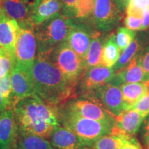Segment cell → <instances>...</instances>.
Instances as JSON below:
<instances>
[{"instance_id": "obj_1", "label": "cell", "mask_w": 149, "mask_h": 149, "mask_svg": "<svg viewBox=\"0 0 149 149\" xmlns=\"http://www.w3.org/2000/svg\"><path fill=\"white\" fill-rule=\"evenodd\" d=\"M35 94L53 107L74 98L77 85L67 79L49 56L37 55L32 70Z\"/></svg>"}, {"instance_id": "obj_2", "label": "cell", "mask_w": 149, "mask_h": 149, "mask_svg": "<svg viewBox=\"0 0 149 149\" xmlns=\"http://www.w3.org/2000/svg\"><path fill=\"white\" fill-rule=\"evenodd\" d=\"M19 133L32 134L49 139L59 125L58 111L35 94L21 100L14 107Z\"/></svg>"}, {"instance_id": "obj_3", "label": "cell", "mask_w": 149, "mask_h": 149, "mask_svg": "<svg viewBox=\"0 0 149 149\" xmlns=\"http://www.w3.org/2000/svg\"><path fill=\"white\" fill-rule=\"evenodd\" d=\"M59 122L82 141L87 148H92L95 142L104 135L113 133L115 120L99 121L85 118L62 109L58 111Z\"/></svg>"}, {"instance_id": "obj_4", "label": "cell", "mask_w": 149, "mask_h": 149, "mask_svg": "<svg viewBox=\"0 0 149 149\" xmlns=\"http://www.w3.org/2000/svg\"><path fill=\"white\" fill-rule=\"evenodd\" d=\"M72 23L61 12L34 26L37 55L49 56L54 48L66 40Z\"/></svg>"}, {"instance_id": "obj_5", "label": "cell", "mask_w": 149, "mask_h": 149, "mask_svg": "<svg viewBox=\"0 0 149 149\" xmlns=\"http://www.w3.org/2000/svg\"><path fill=\"white\" fill-rule=\"evenodd\" d=\"M49 57L67 79L77 86L85 71L84 60L73 51L66 40L54 48Z\"/></svg>"}, {"instance_id": "obj_6", "label": "cell", "mask_w": 149, "mask_h": 149, "mask_svg": "<svg viewBox=\"0 0 149 149\" xmlns=\"http://www.w3.org/2000/svg\"><path fill=\"white\" fill-rule=\"evenodd\" d=\"M116 71L103 65L86 70L78 81L77 90L81 97L91 99L97 91L111 82Z\"/></svg>"}, {"instance_id": "obj_7", "label": "cell", "mask_w": 149, "mask_h": 149, "mask_svg": "<svg viewBox=\"0 0 149 149\" xmlns=\"http://www.w3.org/2000/svg\"><path fill=\"white\" fill-rule=\"evenodd\" d=\"M14 55L16 64L33 69L37 56V42L34 26L20 27Z\"/></svg>"}, {"instance_id": "obj_8", "label": "cell", "mask_w": 149, "mask_h": 149, "mask_svg": "<svg viewBox=\"0 0 149 149\" xmlns=\"http://www.w3.org/2000/svg\"><path fill=\"white\" fill-rule=\"evenodd\" d=\"M91 16L93 26L102 32L114 29L122 19L121 10L115 0H95Z\"/></svg>"}, {"instance_id": "obj_9", "label": "cell", "mask_w": 149, "mask_h": 149, "mask_svg": "<svg viewBox=\"0 0 149 149\" xmlns=\"http://www.w3.org/2000/svg\"><path fill=\"white\" fill-rule=\"evenodd\" d=\"M63 109L70 113L85 118L112 122L115 116L95 100L85 97L73 98L63 104Z\"/></svg>"}, {"instance_id": "obj_10", "label": "cell", "mask_w": 149, "mask_h": 149, "mask_svg": "<svg viewBox=\"0 0 149 149\" xmlns=\"http://www.w3.org/2000/svg\"><path fill=\"white\" fill-rule=\"evenodd\" d=\"M32 70L15 63L10 72L13 109L19 101L35 94Z\"/></svg>"}, {"instance_id": "obj_11", "label": "cell", "mask_w": 149, "mask_h": 149, "mask_svg": "<svg viewBox=\"0 0 149 149\" xmlns=\"http://www.w3.org/2000/svg\"><path fill=\"white\" fill-rule=\"evenodd\" d=\"M91 100L98 102L115 117L125 111L120 86L110 82L93 95Z\"/></svg>"}, {"instance_id": "obj_12", "label": "cell", "mask_w": 149, "mask_h": 149, "mask_svg": "<svg viewBox=\"0 0 149 149\" xmlns=\"http://www.w3.org/2000/svg\"><path fill=\"white\" fill-rule=\"evenodd\" d=\"M97 32V31L89 29L84 24L76 23L72 19V26L67 37L66 42L73 51L84 60L93 37Z\"/></svg>"}, {"instance_id": "obj_13", "label": "cell", "mask_w": 149, "mask_h": 149, "mask_svg": "<svg viewBox=\"0 0 149 149\" xmlns=\"http://www.w3.org/2000/svg\"><path fill=\"white\" fill-rule=\"evenodd\" d=\"M146 116L135 109L124 111L115 117V126L112 134L133 137L140 129Z\"/></svg>"}, {"instance_id": "obj_14", "label": "cell", "mask_w": 149, "mask_h": 149, "mask_svg": "<svg viewBox=\"0 0 149 149\" xmlns=\"http://www.w3.org/2000/svg\"><path fill=\"white\" fill-rule=\"evenodd\" d=\"M30 19L34 26L51 18L62 9L61 0H34L29 3Z\"/></svg>"}, {"instance_id": "obj_15", "label": "cell", "mask_w": 149, "mask_h": 149, "mask_svg": "<svg viewBox=\"0 0 149 149\" xmlns=\"http://www.w3.org/2000/svg\"><path fill=\"white\" fill-rule=\"evenodd\" d=\"M19 30L20 26L17 22L8 17L1 9L0 15V47L14 54Z\"/></svg>"}, {"instance_id": "obj_16", "label": "cell", "mask_w": 149, "mask_h": 149, "mask_svg": "<svg viewBox=\"0 0 149 149\" xmlns=\"http://www.w3.org/2000/svg\"><path fill=\"white\" fill-rule=\"evenodd\" d=\"M17 130L14 109H8L0 113V149L12 148Z\"/></svg>"}, {"instance_id": "obj_17", "label": "cell", "mask_w": 149, "mask_h": 149, "mask_svg": "<svg viewBox=\"0 0 149 149\" xmlns=\"http://www.w3.org/2000/svg\"><path fill=\"white\" fill-rule=\"evenodd\" d=\"M51 144L56 149H88L73 132L59 124L50 137Z\"/></svg>"}, {"instance_id": "obj_18", "label": "cell", "mask_w": 149, "mask_h": 149, "mask_svg": "<svg viewBox=\"0 0 149 149\" xmlns=\"http://www.w3.org/2000/svg\"><path fill=\"white\" fill-rule=\"evenodd\" d=\"M146 77L141 65L139 55H136L132 61L123 69L116 72L111 82L121 86L126 83L146 81Z\"/></svg>"}, {"instance_id": "obj_19", "label": "cell", "mask_w": 149, "mask_h": 149, "mask_svg": "<svg viewBox=\"0 0 149 149\" xmlns=\"http://www.w3.org/2000/svg\"><path fill=\"white\" fill-rule=\"evenodd\" d=\"M0 4L5 14L17 22L20 27L33 25L30 19L29 3L22 0H0Z\"/></svg>"}, {"instance_id": "obj_20", "label": "cell", "mask_w": 149, "mask_h": 149, "mask_svg": "<svg viewBox=\"0 0 149 149\" xmlns=\"http://www.w3.org/2000/svg\"><path fill=\"white\" fill-rule=\"evenodd\" d=\"M125 111L129 110L148 92L146 81L126 83L120 86Z\"/></svg>"}, {"instance_id": "obj_21", "label": "cell", "mask_w": 149, "mask_h": 149, "mask_svg": "<svg viewBox=\"0 0 149 149\" xmlns=\"http://www.w3.org/2000/svg\"><path fill=\"white\" fill-rule=\"evenodd\" d=\"M104 43V38L100 36V33L97 31L93 37L90 47L84 59L85 70L101 65L102 50Z\"/></svg>"}, {"instance_id": "obj_22", "label": "cell", "mask_w": 149, "mask_h": 149, "mask_svg": "<svg viewBox=\"0 0 149 149\" xmlns=\"http://www.w3.org/2000/svg\"><path fill=\"white\" fill-rule=\"evenodd\" d=\"M120 51L117 44L115 35H111L104 44L101 65L113 68L120 58Z\"/></svg>"}, {"instance_id": "obj_23", "label": "cell", "mask_w": 149, "mask_h": 149, "mask_svg": "<svg viewBox=\"0 0 149 149\" xmlns=\"http://www.w3.org/2000/svg\"><path fill=\"white\" fill-rule=\"evenodd\" d=\"M21 134L19 145L24 149H56L45 137L32 134Z\"/></svg>"}, {"instance_id": "obj_24", "label": "cell", "mask_w": 149, "mask_h": 149, "mask_svg": "<svg viewBox=\"0 0 149 149\" xmlns=\"http://www.w3.org/2000/svg\"><path fill=\"white\" fill-rule=\"evenodd\" d=\"M128 137L117 134L104 135L95 142L92 149H122Z\"/></svg>"}, {"instance_id": "obj_25", "label": "cell", "mask_w": 149, "mask_h": 149, "mask_svg": "<svg viewBox=\"0 0 149 149\" xmlns=\"http://www.w3.org/2000/svg\"><path fill=\"white\" fill-rule=\"evenodd\" d=\"M139 47H140L139 41L138 39L136 38L130 43V45L124 51H122L118 61L113 67V69L117 72L125 68L137 55V52L139 50Z\"/></svg>"}, {"instance_id": "obj_26", "label": "cell", "mask_w": 149, "mask_h": 149, "mask_svg": "<svg viewBox=\"0 0 149 149\" xmlns=\"http://www.w3.org/2000/svg\"><path fill=\"white\" fill-rule=\"evenodd\" d=\"M15 64L14 54L0 47V78L10 74Z\"/></svg>"}, {"instance_id": "obj_27", "label": "cell", "mask_w": 149, "mask_h": 149, "mask_svg": "<svg viewBox=\"0 0 149 149\" xmlns=\"http://www.w3.org/2000/svg\"><path fill=\"white\" fill-rule=\"evenodd\" d=\"M95 0H79L75 7L73 19H85L92 15Z\"/></svg>"}, {"instance_id": "obj_28", "label": "cell", "mask_w": 149, "mask_h": 149, "mask_svg": "<svg viewBox=\"0 0 149 149\" xmlns=\"http://www.w3.org/2000/svg\"><path fill=\"white\" fill-rule=\"evenodd\" d=\"M136 33L135 31L130 30L126 27H120L117 29L115 35L116 42L121 51H124L130 44L135 40Z\"/></svg>"}, {"instance_id": "obj_29", "label": "cell", "mask_w": 149, "mask_h": 149, "mask_svg": "<svg viewBox=\"0 0 149 149\" xmlns=\"http://www.w3.org/2000/svg\"><path fill=\"white\" fill-rule=\"evenodd\" d=\"M0 90L9 109H13V91L11 85L10 74L0 78Z\"/></svg>"}, {"instance_id": "obj_30", "label": "cell", "mask_w": 149, "mask_h": 149, "mask_svg": "<svg viewBox=\"0 0 149 149\" xmlns=\"http://www.w3.org/2000/svg\"><path fill=\"white\" fill-rule=\"evenodd\" d=\"M146 8H149V0H130L126 9V15L142 17Z\"/></svg>"}, {"instance_id": "obj_31", "label": "cell", "mask_w": 149, "mask_h": 149, "mask_svg": "<svg viewBox=\"0 0 149 149\" xmlns=\"http://www.w3.org/2000/svg\"><path fill=\"white\" fill-rule=\"evenodd\" d=\"M142 17L127 15L124 19V24L126 27L133 31H141L142 26Z\"/></svg>"}, {"instance_id": "obj_32", "label": "cell", "mask_w": 149, "mask_h": 149, "mask_svg": "<svg viewBox=\"0 0 149 149\" xmlns=\"http://www.w3.org/2000/svg\"><path fill=\"white\" fill-rule=\"evenodd\" d=\"M61 1L62 2L61 13L66 17L73 19L74 10L79 0H61Z\"/></svg>"}, {"instance_id": "obj_33", "label": "cell", "mask_w": 149, "mask_h": 149, "mask_svg": "<svg viewBox=\"0 0 149 149\" xmlns=\"http://www.w3.org/2000/svg\"><path fill=\"white\" fill-rule=\"evenodd\" d=\"M132 109L137 110L146 117L148 116L149 115V92L140 99L130 109Z\"/></svg>"}, {"instance_id": "obj_34", "label": "cell", "mask_w": 149, "mask_h": 149, "mask_svg": "<svg viewBox=\"0 0 149 149\" xmlns=\"http://www.w3.org/2000/svg\"><path fill=\"white\" fill-rule=\"evenodd\" d=\"M141 65L144 70L146 80H149V44L139 55Z\"/></svg>"}, {"instance_id": "obj_35", "label": "cell", "mask_w": 149, "mask_h": 149, "mask_svg": "<svg viewBox=\"0 0 149 149\" xmlns=\"http://www.w3.org/2000/svg\"><path fill=\"white\" fill-rule=\"evenodd\" d=\"M122 149H144L141 146L138 141L135 137H128L124 143Z\"/></svg>"}, {"instance_id": "obj_36", "label": "cell", "mask_w": 149, "mask_h": 149, "mask_svg": "<svg viewBox=\"0 0 149 149\" xmlns=\"http://www.w3.org/2000/svg\"><path fill=\"white\" fill-rule=\"evenodd\" d=\"M142 26L141 31H145L149 29V8L145 9L142 15Z\"/></svg>"}, {"instance_id": "obj_37", "label": "cell", "mask_w": 149, "mask_h": 149, "mask_svg": "<svg viewBox=\"0 0 149 149\" xmlns=\"http://www.w3.org/2000/svg\"><path fill=\"white\" fill-rule=\"evenodd\" d=\"M142 144L144 149H149V132L142 133Z\"/></svg>"}, {"instance_id": "obj_38", "label": "cell", "mask_w": 149, "mask_h": 149, "mask_svg": "<svg viewBox=\"0 0 149 149\" xmlns=\"http://www.w3.org/2000/svg\"><path fill=\"white\" fill-rule=\"evenodd\" d=\"M8 109H9V108L8 107V105H7L4 98H3L1 90H0V113H1V112Z\"/></svg>"}, {"instance_id": "obj_39", "label": "cell", "mask_w": 149, "mask_h": 149, "mask_svg": "<svg viewBox=\"0 0 149 149\" xmlns=\"http://www.w3.org/2000/svg\"><path fill=\"white\" fill-rule=\"evenodd\" d=\"M130 0H115L117 6L121 10H126Z\"/></svg>"}, {"instance_id": "obj_40", "label": "cell", "mask_w": 149, "mask_h": 149, "mask_svg": "<svg viewBox=\"0 0 149 149\" xmlns=\"http://www.w3.org/2000/svg\"><path fill=\"white\" fill-rule=\"evenodd\" d=\"M141 128V132H142V133L149 132V115L144 119Z\"/></svg>"}, {"instance_id": "obj_41", "label": "cell", "mask_w": 149, "mask_h": 149, "mask_svg": "<svg viewBox=\"0 0 149 149\" xmlns=\"http://www.w3.org/2000/svg\"><path fill=\"white\" fill-rule=\"evenodd\" d=\"M22 1H23L24 2H25V3H28V2H29V0H22Z\"/></svg>"}, {"instance_id": "obj_42", "label": "cell", "mask_w": 149, "mask_h": 149, "mask_svg": "<svg viewBox=\"0 0 149 149\" xmlns=\"http://www.w3.org/2000/svg\"><path fill=\"white\" fill-rule=\"evenodd\" d=\"M1 4H0V15H1Z\"/></svg>"}, {"instance_id": "obj_43", "label": "cell", "mask_w": 149, "mask_h": 149, "mask_svg": "<svg viewBox=\"0 0 149 149\" xmlns=\"http://www.w3.org/2000/svg\"><path fill=\"white\" fill-rule=\"evenodd\" d=\"M18 149H24V148H22V146H20V145H19V148H18Z\"/></svg>"}, {"instance_id": "obj_44", "label": "cell", "mask_w": 149, "mask_h": 149, "mask_svg": "<svg viewBox=\"0 0 149 149\" xmlns=\"http://www.w3.org/2000/svg\"><path fill=\"white\" fill-rule=\"evenodd\" d=\"M88 149H91V148H88Z\"/></svg>"}]
</instances>
